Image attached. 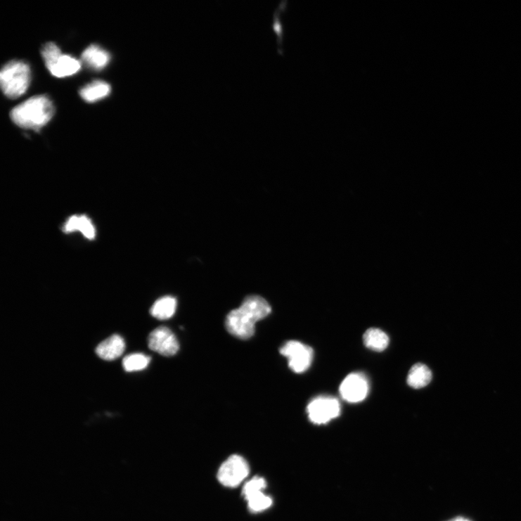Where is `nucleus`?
I'll list each match as a JSON object with an SVG mask.
<instances>
[{
	"instance_id": "8",
	"label": "nucleus",
	"mask_w": 521,
	"mask_h": 521,
	"mask_svg": "<svg viewBox=\"0 0 521 521\" xmlns=\"http://www.w3.org/2000/svg\"><path fill=\"white\" fill-rule=\"evenodd\" d=\"M150 349L164 356H172L179 351V343L175 335L166 327L153 330L148 337Z\"/></svg>"
},
{
	"instance_id": "5",
	"label": "nucleus",
	"mask_w": 521,
	"mask_h": 521,
	"mask_svg": "<svg viewBox=\"0 0 521 521\" xmlns=\"http://www.w3.org/2000/svg\"><path fill=\"white\" fill-rule=\"evenodd\" d=\"M280 352L288 359L290 368L297 374L307 371L313 361L314 351L311 347L299 341L287 342L281 347Z\"/></svg>"
},
{
	"instance_id": "16",
	"label": "nucleus",
	"mask_w": 521,
	"mask_h": 521,
	"mask_svg": "<svg viewBox=\"0 0 521 521\" xmlns=\"http://www.w3.org/2000/svg\"><path fill=\"white\" fill-rule=\"evenodd\" d=\"M177 300L171 296H165L157 300L151 308L152 316L160 320L170 319L175 314Z\"/></svg>"
},
{
	"instance_id": "10",
	"label": "nucleus",
	"mask_w": 521,
	"mask_h": 521,
	"mask_svg": "<svg viewBox=\"0 0 521 521\" xmlns=\"http://www.w3.org/2000/svg\"><path fill=\"white\" fill-rule=\"evenodd\" d=\"M126 349V343L118 335H113L99 344L96 354L105 361H113L120 358Z\"/></svg>"
},
{
	"instance_id": "18",
	"label": "nucleus",
	"mask_w": 521,
	"mask_h": 521,
	"mask_svg": "<svg viewBox=\"0 0 521 521\" xmlns=\"http://www.w3.org/2000/svg\"><path fill=\"white\" fill-rule=\"evenodd\" d=\"M251 511L259 513L269 508L272 505V500L263 491L256 494L252 497L245 499Z\"/></svg>"
},
{
	"instance_id": "19",
	"label": "nucleus",
	"mask_w": 521,
	"mask_h": 521,
	"mask_svg": "<svg viewBox=\"0 0 521 521\" xmlns=\"http://www.w3.org/2000/svg\"><path fill=\"white\" fill-rule=\"evenodd\" d=\"M266 487L265 480L260 477H256L247 482L243 489V494L245 499L252 497V496L262 492Z\"/></svg>"
},
{
	"instance_id": "3",
	"label": "nucleus",
	"mask_w": 521,
	"mask_h": 521,
	"mask_svg": "<svg viewBox=\"0 0 521 521\" xmlns=\"http://www.w3.org/2000/svg\"><path fill=\"white\" fill-rule=\"evenodd\" d=\"M31 78L30 66L22 61L13 60L3 67L0 83L4 93L10 98H17L27 91Z\"/></svg>"
},
{
	"instance_id": "15",
	"label": "nucleus",
	"mask_w": 521,
	"mask_h": 521,
	"mask_svg": "<svg viewBox=\"0 0 521 521\" xmlns=\"http://www.w3.org/2000/svg\"><path fill=\"white\" fill-rule=\"evenodd\" d=\"M389 337L382 330L368 329L364 335V343L368 349L375 352H384L389 345Z\"/></svg>"
},
{
	"instance_id": "4",
	"label": "nucleus",
	"mask_w": 521,
	"mask_h": 521,
	"mask_svg": "<svg viewBox=\"0 0 521 521\" xmlns=\"http://www.w3.org/2000/svg\"><path fill=\"white\" fill-rule=\"evenodd\" d=\"M41 56L46 66L52 75L64 78L76 74L81 69V63L70 56L62 55L59 47L53 42H48L41 49Z\"/></svg>"
},
{
	"instance_id": "2",
	"label": "nucleus",
	"mask_w": 521,
	"mask_h": 521,
	"mask_svg": "<svg viewBox=\"0 0 521 521\" xmlns=\"http://www.w3.org/2000/svg\"><path fill=\"white\" fill-rule=\"evenodd\" d=\"M55 108L51 99L39 95L13 108L11 117L18 127L39 131L53 118Z\"/></svg>"
},
{
	"instance_id": "21",
	"label": "nucleus",
	"mask_w": 521,
	"mask_h": 521,
	"mask_svg": "<svg viewBox=\"0 0 521 521\" xmlns=\"http://www.w3.org/2000/svg\"><path fill=\"white\" fill-rule=\"evenodd\" d=\"M449 521H470V520L465 517H458L452 520H450Z\"/></svg>"
},
{
	"instance_id": "14",
	"label": "nucleus",
	"mask_w": 521,
	"mask_h": 521,
	"mask_svg": "<svg viewBox=\"0 0 521 521\" xmlns=\"http://www.w3.org/2000/svg\"><path fill=\"white\" fill-rule=\"evenodd\" d=\"M111 91L110 86L103 81H95L80 90V95L86 103H96L108 96Z\"/></svg>"
},
{
	"instance_id": "7",
	"label": "nucleus",
	"mask_w": 521,
	"mask_h": 521,
	"mask_svg": "<svg viewBox=\"0 0 521 521\" xmlns=\"http://www.w3.org/2000/svg\"><path fill=\"white\" fill-rule=\"evenodd\" d=\"M307 412L313 424L326 425L340 416V405L332 397H318L309 404Z\"/></svg>"
},
{
	"instance_id": "17",
	"label": "nucleus",
	"mask_w": 521,
	"mask_h": 521,
	"mask_svg": "<svg viewBox=\"0 0 521 521\" xmlns=\"http://www.w3.org/2000/svg\"><path fill=\"white\" fill-rule=\"evenodd\" d=\"M150 361V356L142 354H133L123 359L122 366L126 371H137L145 369Z\"/></svg>"
},
{
	"instance_id": "12",
	"label": "nucleus",
	"mask_w": 521,
	"mask_h": 521,
	"mask_svg": "<svg viewBox=\"0 0 521 521\" xmlns=\"http://www.w3.org/2000/svg\"><path fill=\"white\" fill-rule=\"evenodd\" d=\"M432 373L430 368L423 364H415L409 371L407 383L414 389L423 388L432 381Z\"/></svg>"
},
{
	"instance_id": "6",
	"label": "nucleus",
	"mask_w": 521,
	"mask_h": 521,
	"mask_svg": "<svg viewBox=\"0 0 521 521\" xmlns=\"http://www.w3.org/2000/svg\"><path fill=\"white\" fill-rule=\"evenodd\" d=\"M250 466L241 456L234 455L223 463L219 469V482L228 487H236L249 476Z\"/></svg>"
},
{
	"instance_id": "13",
	"label": "nucleus",
	"mask_w": 521,
	"mask_h": 521,
	"mask_svg": "<svg viewBox=\"0 0 521 521\" xmlns=\"http://www.w3.org/2000/svg\"><path fill=\"white\" fill-rule=\"evenodd\" d=\"M80 231L89 240H93L96 236V231L91 220L85 215L72 216L65 223L64 231L72 233Z\"/></svg>"
},
{
	"instance_id": "11",
	"label": "nucleus",
	"mask_w": 521,
	"mask_h": 521,
	"mask_svg": "<svg viewBox=\"0 0 521 521\" xmlns=\"http://www.w3.org/2000/svg\"><path fill=\"white\" fill-rule=\"evenodd\" d=\"M82 60L89 67L98 70L108 65L110 56L101 47L91 45L84 51Z\"/></svg>"
},
{
	"instance_id": "20",
	"label": "nucleus",
	"mask_w": 521,
	"mask_h": 521,
	"mask_svg": "<svg viewBox=\"0 0 521 521\" xmlns=\"http://www.w3.org/2000/svg\"><path fill=\"white\" fill-rule=\"evenodd\" d=\"M281 6L278 8L274 14V21H273V28H274L275 32L278 37V48H279V53L282 54L283 49H282V41H283V26L281 21V17H280V13H281Z\"/></svg>"
},
{
	"instance_id": "9",
	"label": "nucleus",
	"mask_w": 521,
	"mask_h": 521,
	"mask_svg": "<svg viewBox=\"0 0 521 521\" xmlns=\"http://www.w3.org/2000/svg\"><path fill=\"white\" fill-rule=\"evenodd\" d=\"M368 382L361 373L347 375L341 383L340 393L342 398L352 404L363 401L368 393Z\"/></svg>"
},
{
	"instance_id": "1",
	"label": "nucleus",
	"mask_w": 521,
	"mask_h": 521,
	"mask_svg": "<svg viewBox=\"0 0 521 521\" xmlns=\"http://www.w3.org/2000/svg\"><path fill=\"white\" fill-rule=\"evenodd\" d=\"M271 311L270 305L262 297H247L239 308L233 310L227 316L226 329L239 339H250L255 333L257 322L266 318Z\"/></svg>"
}]
</instances>
